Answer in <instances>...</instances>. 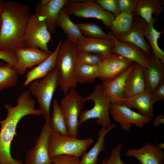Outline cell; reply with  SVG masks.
<instances>
[{
  "instance_id": "obj_31",
  "label": "cell",
  "mask_w": 164,
  "mask_h": 164,
  "mask_svg": "<svg viewBox=\"0 0 164 164\" xmlns=\"http://www.w3.org/2000/svg\"><path fill=\"white\" fill-rule=\"evenodd\" d=\"M134 16V14L121 13L115 18L109 29V33L114 36H121L125 33L132 26Z\"/></svg>"
},
{
  "instance_id": "obj_23",
  "label": "cell",
  "mask_w": 164,
  "mask_h": 164,
  "mask_svg": "<svg viewBox=\"0 0 164 164\" xmlns=\"http://www.w3.org/2000/svg\"><path fill=\"white\" fill-rule=\"evenodd\" d=\"M146 83L143 68L136 63L129 74L124 87L123 97H131L145 91Z\"/></svg>"
},
{
  "instance_id": "obj_21",
  "label": "cell",
  "mask_w": 164,
  "mask_h": 164,
  "mask_svg": "<svg viewBox=\"0 0 164 164\" xmlns=\"http://www.w3.org/2000/svg\"><path fill=\"white\" fill-rule=\"evenodd\" d=\"M62 42V39L60 40L55 50L49 57L27 72L23 84L24 87H26L33 81L45 77L56 67L58 55Z\"/></svg>"
},
{
  "instance_id": "obj_9",
  "label": "cell",
  "mask_w": 164,
  "mask_h": 164,
  "mask_svg": "<svg viewBox=\"0 0 164 164\" xmlns=\"http://www.w3.org/2000/svg\"><path fill=\"white\" fill-rule=\"evenodd\" d=\"M84 102V98L73 88L71 89L61 101L60 106L70 136L77 137L78 135L79 117Z\"/></svg>"
},
{
  "instance_id": "obj_8",
  "label": "cell",
  "mask_w": 164,
  "mask_h": 164,
  "mask_svg": "<svg viewBox=\"0 0 164 164\" xmlns=\"http://www.w3.org/2000/svg\"><path fill=\"white\" fill-rule=\"evenodd\" d=\"M51 34L43 17L36 13L31 14L25 36L26 47H38L51 55L52 52L47 46Z\"/></svg>"
},
{
  "instance_id": "obj_2",
  "label": "cell",
  "mask_w": 164,
  "mask_h": 164,
  "mask_svg": "<svg viewBox=\"0 0 164 164\" xmlns=\"http://www.w3.org/2000/svg\"><path fill=\"white\" fill-rule=\"evenodd\" d=\"M29 7L19 2H5L0 33V50L14 52L26 47L25 38L30 15Z\"/></svg>"
},
{
  "instance_id": "obj_19",
  "label": "cell",
  "mask_w": 164,
  "mask_h": 164,
  "mask_svg": "<svg viewBox=\"0 0 164 164\" xmlns=\"http://www.w3.org/2000/svg\"><path fill=\"white\" fill-rule=\"evenodd\" d=\"M126 155L135 158L141 164H162L164 162L163 151L148 142L138 149H128Z\"/></svg>"
},
{
  "instance_id": "obj_29",
  "label": "cell",
  "mask_w": 164,
  "mask_h": 164,
  "mask_svg": "<svg viewBox=\"0 0 164 164\" xmlns=\"http://www.w3.org/2000/svg\"><path fill=\"white\" fill-rule=\"evenodd\" d=\"M19 75L13 66L0 61V91L15 86L18 80Z\"/></svg>"
},
{
  "instance_id": "obj_34",
  "label": "cell",
  "mask_w": 164,
  "mask_h": 164,
  "mask_svg": "<svg viewBox=\"0 0 164 164\" xmlns=\"http://www.w3.org/2000/svg\"><path fill=\"white\" fill-rule=\"evenodd\" d=\"M95 2L104 10L112 13L115 18L121 13L118 0H96Z\"/></svg>"
},
{
  "instance_id": "obj_24",
  "label": "cell",
  "mask_w": 164,
  "mask_h": 164,
  "mask_svg": "<svg viewBox=\"0 0 164 164\" xmlns=\"http://www.w3.org/2000/svg\"><path fill=\"white\" fill-rule=\"evenodd\" d=\"M136 63L112 80L103 82L102 85L105 94L111 100V102L123 97V93L126 81Z\"/></svg>"
},
{
  "instance_id": "obj_17",
  "label": "cell",
  "mask_w": 164,
  "mask_h": 164,
  "mask_svg": "<svg viewBox=\"0 0 164 164\" xmlns=\"http://www.w3.org/2000/svg\"><path fill=\"white\" fill-rule=\"evenodd\" d=\"M68 1V0H50L45 5L38 3L36 5L35 13L43 17L51 34L55 32L59 13Z\"/></svg>"
},
{
  "instance_id": "obj_28",
  "label": "cell",
  "mask_w": 164,
  "mask_h": 164,
  "mask_svg": "<svg viewBox=\"0 0 164 164\" xmlns=\"http://www.w3.org/2000/svg\"><path fill=\"white\" fill-rule=\"evenodd\" d=\"M51 130L64 135H68L66 123L58 101L53 100V112L50 121Z\"/></svg>"
},
{
  "instance_id": "obj_5",
  "label": "cell",
  "mask_w": 164,
  "mask_h": 164,
  "mask_svg": "<svg viewBox=\"0 0 164 164\" xmlns=\"http://www.w3.org/2000/svg\"><path fill=\"white\" fill-rule=\"evenodd\" d=\"M77 52L76 46L67 39L62 42L56 67L59 71L60 86L64 95L68 94L70 89L75 88L77 85L74 78Z\"/></svg>"
},
{
  "instance_id": "obj_27",
  "label": "cell",
  "mask_w": 164,
  "mask_h": 164,
  "mask_svg": "<svg viewBox=\"0 0 164 164\" xmlns=\"http://www.w3.org/2000/svg\"><path fill=\"white\" fill-rule=\"evenodd\" d=\"M98 66L85 64L76 65L74 78L76 83H91L97 77Z\"/></svg>"
},
{
  "instance_id": "obj_13",
  "label": "cell",
  "mask_w": 164,
  "mask_h": 164,
  "mask_svg": "<svg viewBox=\"0 0 164 164\" xmlns=\"http://www.w3.org/2000/svg\"><path fill=\"white\" fill-rule=\"evenodd\" d=\"M16 63L13 67L19 74L24 75L26 69L38 65L46 60L50 55L38 47H25L14 52Z\"/></svg>"
},
{
  "instance_id": "obj_20",
  "label": "cell",
  "mask_w": 164,
  "mask_h": 164,
  "mask_svg": "<svg viewBox=\"0 0 164 164\" xmlns=\"http://www.w3.org/2000/svg\"><path fill=\"white\" fill-rule=\"evenodd\" d=\"M76 46L77 50L92 53L105 57L112 54L114 43L111 38L105 39L84 36Z\"/></svg>"
},
{
  "instance_id": "obj_1",
  "label": "cell",
  "mask_w": 164,
  "mask_h": 164,
  "mask_svg": "<svg viewBox=\"0 0 164 164\" xmlns=\"http://www.w3.org/2000/svg\"><path fill=\"white\" fill-rule=\"evenodd\" d=\"M16 103L14 107L10 104L5 105L7 115L5 119L0 120V164H23L21 161L13 158L10 151L12 142L17 135V125L26 115L41 114L39 109H35L36 101L31 97L29 91H25L19 95Z\"/></svg>"
},
{
  "instance_id": "obj_32",
  "label": "cell",
  "mask_w": 164,
  "mask_h": 164,
  "mask_svg": "<svg viewBox=\"0 0 164 164\" xmlns=\"http://www.w3.org/2000/svg\"><path fill=\"white\" fill-rule=\"evenodd\" d=\"M76 25L86 37L111 38L108 34L105 32L101 27L96 23L84 22L77 24Z\"/></svg>"
},
{
  "instance_id": "obj_33",
  "label": "cell",
  "mask_w": 164,
  "mask_h": 164,
  "mask_svg": "<svg viewBox=\"0 0 164 164\" xmlns=\"http://www.w3.org/2000/svg\"><path fill=\"white\" fill-rule=\"evenodd\" d=\"M104 57L94 53L77 50L76 57V65L85 64L98 66Z\"/></svg>"
},
{
  "instance_id": "obj_15",
  "label": "cell",
  "mask_w": 164,
  "mask_h": 164,
  "mask_svg": "<svg viewBox=\"0 0 164 164\" xmlns=\"http://www.w3.org/2000/svg\"><path fill=\"white\" fill-rule=\"evenodd\" d=\"M108 34L114 42L112 53L119 55L142 68L148 66L150 57L142 49L132 43L120 41L110 34Z\"/></svg>"
},
{
  "instance_id": "obj_42",
  "label": "cell",
  "mask_w": 164,
  "mask_h": 164,
  "mask_svg": "<svg viewBox=\"0 0 164 164\" xmlns=\"http://www.w3.org/2000/svg\"><path fill=\"white\" fill-rule=\"evenodd\" d=\"M157 148L161 150L164 149V143H159L156 145Z\"/></svg>"
},
{
  "instance_id": "obj_43",
  "label": "cell",
  "mask_w": 164,
  "mask_h": 164,
  "mask_svg": "<svg viewBox=\"0 0 164 164\" xmlns=\"http://www.w3.org/2000/svg\"><path fill=\"white\" fill-rule=\"evenodd\" d=\"M107 159L105 158L103 160L101 164H106V161Z\"/></svg>"
},
{
  "instance_id": "obj_25",
  "label": "cell",
  "mask_w": 164,
  "mask_h": 164,
  "mask_svg": "<svg viewBox=\"0 0 164 164\" xmlns=\"http://www.w3.org/2000/svg\"><path fill=\"white\" fill-rule=\"evenodd\" d=\"M70 15L63 7L59 13L57 24L63 30L67 39L76 46L84 36L76 24L71 21Z\"/></svg>"
},
{
  "instance_id": "obj_39",
  "label": "cell",
  "mask_w": 164,
  "mask_h": 164,
  "mask_svg": "<svg viewBox=\"0 0 164 164\" xmlns=\"http://www.w3.org/2000/svg\"><path fill=\"white\" fill-rule=\"evenodd\" d=\"M151 96L154 104L158 101H164V82L151 94Z\"/></svg>"
},
{
  "instance_id": "obj_38",
  "label": "cell",
  "mask_w": 164,
  "mask_h": 164,
  "mask_svg": "<svg viewBox=\"0 0 164 164\" xmlns=\"http://www.w3.org/2000/svg\"><path fill=\"white\" fill-rule=\"evenodd\" d=\"M0 60L14 67L16 63V59L14 52L0 50Z\"/></svg>"
},
{
  "instance_id": "obj_40",
  "label": "cell",
  "mask_w": 164,
  "mask_h": 164,
  "mask_svg": "<svg viewBox=\"0 0 164 164\" xmlns=\"http://www.w3.org/2000/svg\"><path fill=\"white\" fill-rule=\"evenodd\" d=\"M164 123V115L163 114H159L153 119L152 121L153 126L156 128L159 127L161 124Z\"/></svg>"
},
{
  "instance_id": "obj_35",
  "label": "cell",
  "mask_w": 164,
  "mask_h": 164,
  "mask_svg": "<svg viewBox=\"0 0 164 164\" xmlns=\"http://www.w3.org/2000/svg\"><path fill=\"white\" fill-rule=\"evenodd\" d=\"M138 0H118V7L121 13L134 14Z\"/></svg>"
},
{
  "instance_id": "obj_12",
  "label": "cell",
  "mask_w": 164,
  "mask_h": 164,
  "mask_svg": "<svg viewBox=\"0 0 164 164\" xmlns=\"http://www.w3.org/2000/svg\"><path fill=\"white\" fill-rule=\"evenodd\" d=\"M135 63L119 55L112 53L104 57L98 66L97 77L103 82L111 81Z\"/></svg>"
},
{
  "instance_id": "obj_18",
  "label": "cell",
  "mask_w": 164,
  "mask_h": 164,
  "mask_svg": "<svg viewBox=\"0 0 164 164\" xmlns=\"http://www.w3.org/2000/svg\"><path fill=\"white\" fill-rule=\"evenodd\" d=\"M146 83L145 91L151 94L164 82V65L153 55L150 57L148 67L142 68Z\"/></svg>"
},
{
  "instance_id": "obj_4",
  "label": "cell",
  "mask_w": 164,
  "mask_h": 164,
  "mask_svg": "<svg viewBox=\"0 0 164 164\" xmlns=\"http://www.w3.org/2000/svg\"><path fill=\"white\" fill-rule=\"evenodd\" d=\"M60 84L59 71L56 67L46 76L35 80L29 87V91L36 98L39 109L46 121H50L51 102L54 93Z\"/></svg>"
},
{
  "instance_id": "obj_3",
  "label": "cell",
  "mask_w": 164,
  "mask_h": 164,
  "mask_svg": "<svg viewBox=\"0 0 164 164\" xmlns=\"http://www.w3.org/2000/svg\"><path fill=\"white\" fill-rule=\"evenodd\" d=\"M84 100L85 102L91 100L94 106L91 109L81 111L79 117V126L86 121L93 118L97 119L95 123L102 128H107L111 125L109 112L111 100L104 93L102 84H96L93 92L84 98Z\"/></svg>"
},
{
  "instance_id": "obj_22",
  "label": "cell",
  "mask_w": 164,
  "mask_h": 164,
  "mask_svg": "<svg viewBox=\"0 0 164 164\" xmlns=\"http://www.w3.org/2000/svg\"><path fill=\"white\" fill-rule=\"evenodd\" d=\"M163 1L161 0H138L134 12V16H139L148 24L154 23L157 17L163 9Z\"/></svg>"
},
{
  "instance_id": "obj_36",
  "label": "cell",
  "mask_w": 164,
  "mask_h": 164,
  "mask_svg": "<svg viewBox=\"0 0 164 164\" xmlns=\"http://www.w3.org/2000/svg\"><path fill=\"white\" fill-rule=\"evenodd\" d=\"M80 158L75 156L62 155L51 159L53 164H80Z\"/></svg>"
},
{
  "instance_id": "obj_16",
  "label": "cell",
  "mask_w": 164,
  "mask_h": 164,
  "mask_svg": "<svg viewBox=\"0 0 164 164\" xmlns=\"http://www.w3.org/2000/svg\"><path fill=\"white\" fill-rule=\"evenodd\" d=\"M111 103L123 105L131 109L136 108L140 114L151 119L154 116V104L151 100V94L146 91L131 97H123Z\"/></svg>"
},
{
  "instance_id": "obj_41",
  "label": "cell",
  "mask_w": 164,
  "mask_h": 164,
  "mask_svg": "<svg viewBox=\"0 0 164 164\" xmlns=\"http://www.w3.org/2000/svg\"><path fill=\"white\" fill-rule=\"evenodd\" d=\"M5 2L4 0H0V33L2 24V13Z\"/></svg>"
},
{
  "instance_id": "obj_30",
  "label": "cell",
  "mask_w": 164,
  "mask_h": 164,
  "mask_svg": "<svg viewBox=\"0 0 164 164\" xmlns=\"http://www.w3.org/2000/svg\"><path fill=\"white\" fill-rule=\"evenodd\" d=\"M154 23L148 24L144 33V36L147 40L151 46L153 55L159 58L164 63V52L160 48L158 41L164 31H159L155 29Z\"/></svg>"
},
{
  "instance_id": "obj_37",
  "label": "cell",
  "mask_w": 164,
  "mask_h": 164,
  "mask_svg": "<svg viewBox=\"0 0 164 164\" xmlns=\"http://www.w3.org/2000/svg\"><path fill=\"white\" fill-rule=\"evenodd\" d=\"M122 148L121 143H118L112 149L109 158L107 159L106 164H125L121 158Z\"/></svg>"
},
{
  "instance_id": "obj_6",
  "label": "cell",
  "mask_w": 164,
  "mask_h": 164,
  "mask_svg": "<svg viewBox=\"0 0 164 164\" xmlns=\"http://www.w3.org/2000/svg\"><path fill=\"white\" fill-rule=\"evenodd\" d=\"M94 142L91 138L80 139L64 135L51 130L48 142V153L51 159L56 156L67 155L81 158Z\"/></svg>"
},
{
  "instance_id": "obj_14",
  "label": "cell",
  "mask_w": 164,
  "mask_h": 164,
  "mask_svg": "<svg viewBox=\"0 0 164 164\" xmlns=\"http://www.w3.org/2000/svg\"><path fill=\"white\" fill-rule=\"evenodd\" d=\"M147 25L148 23L141 17L134 16L129 30L123 35L114 37L120 41L130 43L137 46L151 57L153 55L152 51L143 35Z\"/></svg>"
},
{
  "instance_id": "obj_11",
  "label": "cell",
  "mask_w": 164,
  "mask_h": 164,
  "mask_svg": "<svg viewBox=\"0 0 164 164\" xmlns=\"http://www.w3.org/2000/svg\"><path fill=\"white\" fill-rule=\"evenodd\" d=\"M110 115L119 123L124 131H128L132 125L140 128L150 123L152 119L136 112L123 105L111 103L109 108Z\"/></svg>"
},
{
  "instance_id": "obj_10",
  "label": "cell",
  "mask_w": 164,
  "mask_h": 164,
  "mask_svg": "<svg viewBox=\"0 0 164 164\" xmlns=\"http://www.w3.org/2000/svg\"><path fill=\"white\" fill-rule=\"evenodd\" d=\"M50 131V121H46L40 134L35 139L34 147L26 154L25 164H53L48 153Z\"/></svg>"
},
{
  "instance_id": "obj_26",
  "label": "cell",
  "mask_w": 164,
  "mask_h": 164,
  "mask_svg": "<svg viewBox=\"0 0 164 164\" xmlns=\"http://www.w3.org/2000/svg\"><path fill=\"white\" fill-rule=\"evenodd\" d=\"M116 125L112 124L109 128H101L98 132L97 141L94 146L87 152L82 156L80 164H97L98 156L100 153L105 149V137L108 132L114 128Z\"/></svg>"
},
{
  "instance_id": "obj_44",
  "label": "cell",
  "mask_w": 164,
  "mask_h": 164,
  "mask_svg": "<svg viewBox=\"0 0 164 164\" xmlns=\"http://www.w3.org/2000/svg\"><path fill=\"white\" fill-rule=\"evenodd\" d=\"M137 164H141L140 163H138Z\"/></svg>"
},
{
  "instance_id": "obj_7",
  "label": "cell",
  "mask_w": 164,
  "mask_h": 164,
  "mask_svg": "<svg viewBox=\"0 0 164 164\" xmlns=\"http://www.w3.org/2000/svg\"><path fill=\"white\" fill-rule=\"evenodd\" d=\"M64 8L70 15L100 20L108 29L115 19L112 13L104 10L95 0H68Z\"/></svg>"
}]
</instances>
